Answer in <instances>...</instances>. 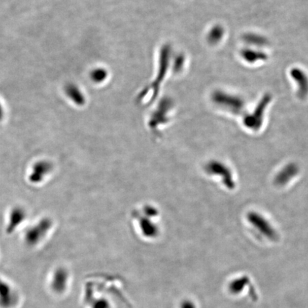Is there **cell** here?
I'll return each mask as SVG.
<instances>
[{
  "label": "cell",
  "instance_id": "obj_8",
  "mask_svg": "<svg viewBox=\"0 0 308 308\" xmlns=\"http://www.w3.org/2000/svg\"><path fill=\"white\" fill-rule=\"evenodd\" d=\"M290 75L298 84V94L302 99L306 98L308 94V77L304 71L295 68L290 71Z\"/></svg>",
  "mask_w": 308,
  "mask_h": 308
},
{
  "label": "cell",
  "instance_id": "obj_11",
  "mask_svg": "<svg viewBox=\"0 0 308 308\" xmlns=\"http://www.w3.org/2000/svg\"><path fill=\"white\" fill-rule=\"evenodd\" d=\"M67 96L76 104L81 105L84 103V98L79 88L73 84L67 86L66 88Z\"/></svg>",
  "mask_w": 308,
  "mask_h": 308
},
{
  "label": "cell",
  "instance_id": "obj_12",
  "mask_svg": "<svg viewBox=\"0 0 308 308\" xmlns=\"http://www.w3.org/2000/svg\"><path fill=\"white\" fill-rule=\"evenodd\" d=\"M223 30L221 27H215L210 31L209 39L211 42L217 43L223 37Z\"/></svg>",
  "mask_w": 308,
  "mask_h": 308
},
{
  "label": "cell",
  "instance_id": "obj_3",
  "mask_svg": "<svg viewBox=\"0 0 308 308\" xmlns=\"http://www.w3.org/2000/svg\"><path fill=\"white\" fill-rule=\"evenodd\" d=\"M271 100V96L266 94L258 103L255 111L252 114L246 115L244 118V124L245 127L252 130H258L263 122L265 111Z\"/></svg>",
  "mask_w": 308,
  "mask_h": 308
},
{
  "label": "cell",
  "instance_id": "obj_4",
  "mask_svg": "<svg viewBox=\"0 0 308 308\" xmlns=\"http://www.w3.org/2000/svg\"><path fill=\"white\" fill-rule=\"evenodd\" d=\"M205 170L208 174L220 175L225 186L229 189H234L236 186L234 176L229 168L220 161H210L205 167Z\"/></svg>",
  "mask_w": 308,
  "mask_h": 308
},
{
  "label": "cell",
  "instance_id": "obj_13",
  "mask_svg": "<svg viewBox=\"0 0 308 308\" xmlns=\"http://www.w3.org/2000/svg\"><path fill=\"white\" fill-rule=\"evenodd\" d=\"M104 73L103 71H101V70H96L92 74V78L94 80L99 81H102V79L104 78Z\"/></svg>",
  "mask_w": 308,
  "mask_h": 308
},
{
  "label": "cell",
  "instance_id": "obj_7",
  "mask_svg": "<svg viewBox=\"0 0 308 308\" xmlns=\"http://www.w3.org/2000/svg\"><path fill=\"white\" fill-rule=\"evenodd\" d=\"M299 167L294 163H291L285 166L277 173L275 178V183L277 186H282L287 184L290 180L293 179L295 175L299 173Z\"/></svg>",
  "mask_w": 308,
  "mask_h": 308
},
{
  "label": "cell",
  "instance_id": "obj_5",
  "mask_svg": "<svg viewBox=\"0 0 308 308\" xmlns=\"http://www.w3.org/2000/svg\"><path fill=\"white\" fill-rule=\"evenodd\" d=\"M214 100L216 103L235 114H240L245 106V102L240 97L223 92H216Z\"/></svg>",
  "mask_w": 308,
  "mask_h": 308
},
{
  "label": "cell",
  "instance_id": "obj_9",
  "mask_svg": "<svg viewBox=\"0 0 308 308\" xmlns=\"http://www.w3.org/2000/svg\"><path fill=\"white\" fill-rule=\"evenodd\" d=\"M242 58L250 64H254L259 61L267 60V55L261 51H256L254 49H245L241 52Z\"/></svg>",
  "mask_w": 308,
  "mask_h": 308
},
{
  "label": "cell",
  "instance_id": "obj_2",
  "mask_svg": "<svg viewBox=\"0 0 308 308\" xmlns=\"http://www.w3.org/2000/svg\"><path fill=\"white\" fill-rule=\"evenodd\" d=\"M70 277L65 268H57L52 272L47 280L49 292L55 296L61 297L65 294L69 287Z\"/></svg>",
  "mask_w": 308,
  "mask_h": 308
},
{
  "label": "cell",
  "instance_id": "obj_1",
  "mask_svg": "<svg viewBox=\"0 0 308 308\" xmlns=\"http://www.w3.org/2000/svg\"><path fill=\"white\" fill-rule=\"evenodd\" d=\"M22 297L17 285L0 275V308H18Z\"/></svg>",
  "mask_w": 308,
  "mask_h": 308
},
{
  "label": "cell",
  "instance_id": "obj_14",
  "mask_svg": "<svg viewBox=\"0 0 308 308\" xmlns=\"http://www.w3.org/2000/svg\"><path fill=\"white\" fill-rule=\"evenodd\" d=\"M2 114H3L2 106H1V103H0V119H1V116H2Z\"/></svg>",
  "mask_w": 308,
  "mask_h": 308
},
{
  "label": "cell",
  "instance_id": "obj_6",
  "mask_svg": "<svg viewBox=\"0 0 308 308\" xmlns=\"http://www.w3.org/2000/svg\"><path fill=\"white\" fill-rule=\"evenodd\" d=\"M248 220L250 224L253 225L262 235L268 239L273 240L277 239V234L275 229L261 215L256 213H248Z\"/></svg>",
  "mask_w": 308,
  "mask_h": 308
},
{
  "label": "cell",
  "instance_id": "obj_10",
  "mask_svg": "<svg viewBox=\"0 0 308 308\" xmlns=\"http://www.w3.org/2000/svg\"><path fill=\"white\" fill-rule=\"evenodd\" d=\"M243 40L247 44L255 47H264L268 44V40L266 37L255 33L245 34L243 36Z\"/></svg>",
  "mask_w": 308,
  "mask_h": 308
}]
</instances>
